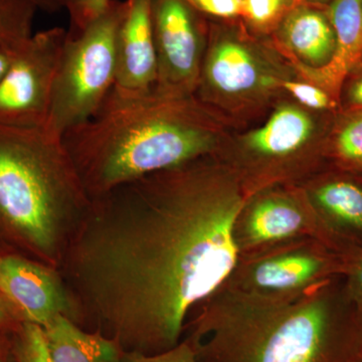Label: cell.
<instances>
[{"label":"cell","instance_id":"6da1fadb","mask_svg":"<svg viewBox=\"0 0 362 362\" xmlns=\"http://www.w3.org/2000/svg\"><path fill=\"white\" fill-rule=\"evenodd\" d=\"M206 159L93 199L66 247L81 304L125 352L176 346L190 314L239 262L235 226L255 192Z\"/></svg>","mask_w":362,"mask_h":362},{"label":"cell","instance_id":"7a4b0ae2","mask_svg":"<svg viewBox=\"0 0 362 362\" xmlns=\"http://www.w3.org/2000/svg\"><path fill=\"white\" fill-rule=\"evenodd\" d=\"M90 199L144 176L206 158L218 131L194 96L112 90L101 108L62 137Z\"/></svg>","mask_w":362,"mask_h":362},{"label":"cell","instance_id":"3957f363","mask_svg":"<svg viewBox=\"0 0 362 362\" xmlns=\"http://www.w3.org/2000/svg\"><path fill=\"white\" fill-rule=\"evenodd\" d=\"M330 281L301 291L258 294L221 286L185 330L197 362H356L343 341Z\"/></svg>","mask_w":362,"mask_h":362},{"label":"cell","instance_id":"277c9868","mask_svg":"<svg viewBox=\"0 0 362 362\" xmlns=\"http://www.w3.org/2000/svg\"><path fill=\"white\" fill-rule=\"evenodd\" d=\"M92 202L61 137L0 124V225L7 232L54 265Z\"/></svg>","mask_w":362,"mask_h":362},{"label":"cell","instance_id":"5b68a950","mask_svg":"<svg viewBox=\"0 0 362 362\" xmlns=\"http://www.w3.org/2000/svg\"><path fill=\"white\" fill-rule=\"evenodd\" d=\"M127 0H112L77 35H66L45 129L63 137L89 120L114 89L116 39Z\"/></svg>","mask_w":362,"mask_h":362},{"label":"cell","instance_id":"8992f818","mask_svg":"<svg viewBox=\"0 0 362 362\" xmlns=\"http://www.w3.org/2000/svg\"><path fill=\"white\" fill-rule=\"evenodd\" d=\"M68 30L59 26L33 33L0 81V124L45 128L54 78Z\"/></svg>","mask_w":362,"mask_h":362},{"label":"cell","instance_id":"52a82bcc","mask_svg":"<svg viewBox=\"0 0 362 362\" xmlns=\"http://www.w3.org/2000/svg\"><path fill=\"white\" fill-rule=\"evenodd\" d=\"M321 242L305 235L245 252L223 286L258 294H286L327 280L331 263Z\"/></svg>","mask_w":362,"mask_h":362},{"label":"cell","instance_id":"ba28073f","mask_svg":"<svg viewBox=\"0 0 362 362\" xmlns=\"http://www.w3.org/2000/svg\"><path fill=\"white\" fill-rule=\"evenodd\" d=\"M199 16L185 0H151L158 62L156 92L185 97L197 89L206 49Z\"/></svg>","mask_w":362,"mask_h":362},{"label":"cell","instance_id":"9c48e42d","mask_svg":"<svg viewBox=\"0 0 362 362\" xmlns=\"http://www.w3.org/2000/svg\"><path fill=\"white\" fill-rule=\"evenodd\" d=\"M322 218L314 206L280 192L254 194L238 216L235 238L240 255L294 238L322 240Z\"/></svg>","mask_w":362,"mask_h":362},{"label":"cell","instance_id":"30bf717a","mask_svg":"<svg viewBox=\"0 0 362 362\" xmlns=\"http://www.w3.org/2000/svg\"><path fill=\"white\" fill-rule=\"evenodd\" d=\"M0 295L21 322L42 327L59 314L70 317L71 301L58 274L23 257L0 259Z\"/></svg>","mask_w":362,"mask_h":362},{"label":"cell","instance_id":"8fae6325","mask_svg":"<svg viewBox=\"0 0 362 362\" xmlns=\"http://www.w3.org/2000/svg\"><path fill=\"white\" fill-rule=\"evenodd\" d=\"M277 83L256 52L239 37L214 30L207 45L197 88L204 99L242 97Z\"/></svg>","mask_w":362,"mask_h":362},{"label":"cell","instance_id":"7c38bea8","mask_svg":"<svg viewBox=\"0 0 362 362\" xmlns=\"http://www.w3.org/2000/svg\"><path fill=\"white\" fill-rule=\"evenodd\" d=\"M158 62L151 20V0H127L116 39L114 90L141 96L156 90Z\"/></svg>","mask_w":362,"mask_h":362},{"label":"cell","instance_id":"4fadbf2b","mask_svg":"<svg viewBox=\"0 0 362 362\" xmlns=\"http://www.w3.org/2000/svg\"><path fill=\"white\" fill-rule=\"evenodd\" d=\"M279 35L286 47L312 68L329 65L337 51L329 16L312 7H293L281 21Z\"/></svg>","mask_w":362,"mask_h":362},{"label":"cell","instance_id":"5bb4252c","mask_svg":"<svg viewBox=\"0 0 362 362\" xmlns=\"http://www.w3.org/2000/svg\"><path fill=\"white\" fill-rule=\"evenodd\" d=\"M40 328L52 362H122L118 342L101 331L86 332L64 314Z\"/></svg>","mask_w":362,"mask_h":362},{"label":"cell","instance_id":"9a60e30c","mask_svg":"<svg viewBox=\"0 0 362 362\" xmlns=\"http://www.w3.org/2000/svg\"><path fill=\"white\" fill-rule=\"evenodd\" d=\"M314 125L310 116L295 106L280 107L265 125L246 138L247 149L264 159L285 158L310 140Z\"/></svg>","mask_w":362,"mask_h":362},{"label":"cell","instance_id":"2e32d148","mask_svg":"<svg viewBox=\"0 0 362 362\" xmlns=\"http://www.w3.org/2000/svg\"><path fill=\"white\" fill-rule=\"evenodd\" d=\"M337 39V51L326 75L339 78L349 71L362 52V0H334L329 13Z\"/></svg>","mask_w":362,"mask_h":362},{"label":"cell","instance_id":"e0dca14e","mask_svg":"<svg viewBox=\"0 0 362 362\" xmlns=\"http://www.w3.org/2000/svg\"><path fill=\"white\" fill-rule=\"evenodd\" d=\"M316 206L344 225L362 232V189L349 181H332L312 194Z\"/></svg>","mask_w":362,"mask_h":362},{"label":"cell","instance_id":"ac0fdd59","mask_svg":"<svg viewBox=\"0 0 362 362\" xmlns=\"http://www.w3.org/2000/svg\"><path fill=\"white\" fill-rule=\"evenodd\" d=\"M30 0H0V47L20 49L33 33V21L39 11Z\"/></svg>","mask_w":362,"mask_h":362},{"label":"cell","instance_id":"d6986e66","mask_svg":"<svg viewBox=\"0 0 362 362\" xmlns=\"http://www.w3.org/2000/svg\"><path fill=\"white\" fill-rule=\"evenodd\" d=\"M14 332L11 356L16 362H52L45 344L42 328L21 322Z\"/></svg>","mask_w":362,"mask_h":362},{"label":"cell","instance_id":"ffe728a7","mask_svg":"<svg viewBox=\"0 0 362 362\" xmlns=\"http://www.w3.org/2000/svg\"><path fill=\"white\" fill-rule=\"evenodd\" d=\"M293 4L294 0H242L240 16L255 28L266 30L281 23Z\"/></svg>","mask_w":362,"mask_h":362},{"label":"cell","instance_id":"44dd1931","mask_svg":"<svg viewBox=\"0 0 362 362\" xmlns=\"http://www.w3.org/2000/svg\"><path fill=\"white\" fill-rule=\"evenodd\" d=\"M62 8L66 9L70 20L68 35L82 32L90 21L96 18L108 6L112 0H58Z\"/></svg>","mask_w":362,"mask_h":362},{"label":"cell","instance_id":"7402d4cb","mask_svg":"<svg viewBox=\"0 0 362 362\" xmlns=\"http://www.w3.org/2000/svg\"><path fill=\"white\" fill-rule=\"evenodd\" d=\"M122 362H197L192 343L187 338L181 340L173 349L156 354L125 352Z\"/></svg>","mask_w":362,"mask_h":362},{"label":"cell","instance_id":"603a6c76","mask_svg":"<svg viewBox=\"0 0 362 362\" xmlns=\"http://www.w3.org/2000/svg\"><path fill=\"white\" fill-rule=\"evenodd\" d=\"M337 148L343 158L362 163V115L343 128L338 136Z\"/></svg>","mask_w":362,"mask_h":362},{"label":"cell","instance_id":"cb8c5ba5","mask_svg":"<svg viewBox=\"0 0 362 362\" xmlns=\"http://www.w3.org/2000/svg\"><path fill=\"white\" fill-rule=\"evenodd\" d=\"M282 86L283 89L290 93L299 103L308 108L323 110L333 106V102L331 101L329 96L315 86L294 81H284Z\"/></svg>","mask_w":362,"mask_h":362},{"label":"cell","instance_id":"d4e9b609","mask_svg":"<svg viewBox=\"0 0 362 362\" xmlns=\"http://www.w3.org/2000/svg\"><path fill=\"white\" fill-rule=\"evenodd\" d=\"M197 13L218 18L240 16L242 0H185Z\"/></svg>","mask_w":362,"mask_h":362},{"label":"cell","instance_id":"484cf974","mask_svg":"<svg viewBox=\"0 0 362 362\" xmlns=\"http://www.w3.org/2000/svg\"><path fill=\"white\" fill-rule=\"evenodd\" d=\"M347 293L352 303L362 311V255L350 267Z\"/></svg>","mask_w":362,"mask_h":362},{"label":"cell","instance_id":"4316f807","mask_svg":"<svg viewBox=\"0 0 362 362\" xmlns=\"http://www.w3.org/2000/svg\"><path fill=\"white\" fill-rule=\"evenodd\" d=\"M21 321L16 312L7 303L6 299L0 297V332L7 330H16L20 326Z\"/></svg>","mask_w":362,"mask_h":362},{"label":"cell","instance_id":"83f0119b","mask_svg":"<svg viewBox=\"0 0 362 362\" xmlns=\"http://www.w3.org/2000/svg\"><path fill=\"white\" fill-rule=\"evenodd\" d=\"M18 49H9V47H0V81L6 75L7 70L13 63L14 56Z\"/></svg>","mask_w":362,"mask_h":362},{"label":"cell","instance_id":"f1b7e54d","mask_svg":"<svg viewBox=\"0 0 362 362\" xmlns=\"http://www.w3.org/2000/svg\"><path fill=\"white\" fill-rule=\"evenodd\" d=\"M30 1L37 4L40 11H47V13H56L62 9L58 0H30Z\"/></svg>","mask_w":362,"mask_h":362},{"label":"cell","instance_id":"f546056e","mask_svg":"<svg viewBox=\"0 0 362 362\" xmlns=\"http://www.w3.org/2000/svg\"><path fill=\"white\" fill-rule=\"evenodd\" d=\"M350 100L354 105L362 106V78L350 90Z\"/></svg>","mask_w":362,"mask_h":362},{"label":"cell","instance_id":"4dcf8cb0","mask_svg":"<svg viewBox=\"0 0 362 362\" xmlns=\"http://www.w3.org/2000/svg\"><path fill=\"white\" fill-rule=\"evenodd\" d=\"M9 351H11V347L8 346V343L4 341L0 337V362H8L11 359Z\"/></svg>","mask_w":362,"mask_h":362},{"label":"cell","instance_id":"1f68e13d","mask_svg":"<svg viewBox=\"0 0 362 362\" xmlns=\"http://www.w3.org/2000/svg\"><path fill=\"white\" fill-rule=\"evenodd\" d=\"M307 2L312 4H332L334 0H306Z\"/></svg>","mask_w":362,"mask_h":362},{"label":"cell","instance_id":"d6a6232c","mask_svg":"<svg viewBox=\"0 0 362 362\" xmlns=\"http://www.w3.org/2000/svg\"><path fill=\"white\" fill-rule=\"evenodd\" d=\"M356 362H362V349H361V354H359L358 357H357Z\"/></svg>","mask_w":362,"mask_h":362},{"label":"cell","instance_id":"836d02e7","mask_svg":"<svg viewBox=\"0 0 362 362\" xmlns=\"http://www.w3.org/2000/svg\"><path fill=\"white\" fill-rule=\"evenodd\" d=\"M8 362H16V361H14V358L13 357V356H11V359H9V361Z\"/></svg>","mask_w":362,"mask_h":362},{"label":"cell","instance_id":"e575fe53","mask_svg":"<svg viewBox=\"0 0 362 362\" xmlns=\"http://www.w3.org/2000/svg\"><path fill=\"white\" fill-rule=\"evenodd\" d=\"M0 259H1V256H0ZM0 297H2L1 295H0Z\"/></svg>","mask_w":362,"mask_h":362},{"label":"cell","instance_id":"d590c367","mask_svg":"<svg viewBox=\"0 0 362 362\" xmlns=\"http://www.w3.org/2000/svg\"><path fill=\"white\" fill-rule=\"evenodd\" d=\"M59 2V1H58Z\"/></svg>","mask_w":362,"mask_h":362}]
</instances>
